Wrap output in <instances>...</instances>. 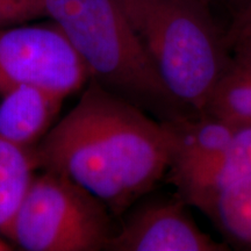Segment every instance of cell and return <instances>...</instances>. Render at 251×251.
<instances>
[{
  "label": "cell",
  "instance_id": "6da1fadb",
  "mask_svg": "<svg viewBox=\"0 0 251 251\" xmlns=\"http://www.w3.org/2000/svg\"><path fill=\"white\" fill-rule=\"evenodd\" d=\"M172 149L166 122L90 79L31 156L36 169L70 178L119 218L165 178Z\"/></svg>",
  "mask_w": 251,
  "mask_h": 251
},
{
  "label": "cell",
  "instance_id": "7a4b0ae2",
  "mask_svg": "<svg viewBox=\"0 0 251 251\" xmlns=\"http://www.w3.org/2000/svg\"><path fill=\"white\" fill-rule=\"evenodd\" d=\"M46 17L61 28L91 79L157 120L198 114L163 85L119 0H43Z\"/></svg>",
  "mask_w": 251,
  "mask_h": 251
},
{
  "label": "cell",
  "instance_id": "3957f363",
  "mask_svg": "<svg viewBox=\"0 0 251 251\" xmlns=\"http://www.w3.org/2000/svg\"><path fill=\"white\" fill-rule=\"evenodd\" d=\"M163 85L194 113H202L230 62L226 31L205 0H119Z\"/></svg>",
  "mask_w": 251,
  "mask_h": 251
},
{
  "label": "cell",
  "instance_id": "277c9868",
  "mask_svg": "<svg viewBox=\"0 0 251 251\" xmlns=\"http://www.w3.org/2000/svg\"><path fill=\"white\" fill-rule=\"evenodd\" d=\"M112 213L92 193L51 171L34 176L23 202L1 233L27 251L106 250Z\"/></svg>",
  "mask_w": 251,
  "mask_h": 251
},
{
  "label": "cell",
  "instance_id": "5b68a950",
  "mask_svg": "<svg viewBox=\"0 0 251 251\" xmlns=\"http://www.w3.org/2000/svg\"><path fill=\"white\" fill-rule=\"evenodd\" d=\"M90 79L86 64L55 23L0 27V96L33 85L68 97Z\"/></svg>",
  "mask_w": 251,
  "mask_h": 251
},
{
  "label": "cell",
  "instance_id": "8992f818",
  "mask_svg": "<svg viewBox=\"0 0 251 251\" xmlns=\"http://www.w3.org/2000/svg\"><path fill=\"white\" fill-rule=\"evenodd\" d=\"M190 206L177 193L149 197L125 212L121 228L115 230L109 251H228L230 247L201 230Z\"/></svg>",
  "mask_w": 251,
  "mask_h": 251
},
{
  "label": "cell",
  "instance_id": "52a82bcc",
  "mask_svg": "<svg viewBox=\"0 0 251 251\" xmlns=\"http://www.w3.org/2000/svg\"><path fill=\"white\" fill-rule=\"evenodd\" d=\"M251 178V126H241L230 143L209 158L179 170L165 179L190 207L206 216L219 198Z\"/></svg>",
  "mask_w": 251,
  "mask_h": 251
},
{
  "label": "cell",
  "instance_id": "ba28073f",
  "mask_svg": "<svg viewBox=\"0 0 251 251\" xmlns=\"http://www.w3.org/2000/svg\"><path fill=\"white\" fill-rule=\"evenodd\" d=\"M0 137L31 150L51 129L67 97L33 85H20L1 94Z\"/></svg>",
  "mask_w": 251,
  "mask_h": 251
},
{
  "label": "cell",
  "instance_id": "9c48e42d",
  "mask_svg": "<svg viewBox=\"0 0 251 251\" xmlns=\"http://www.w3.org/2000/svg\"><path fill=\"white\" fill-rule=\"evenodd\" d=\"M174 137L169 170H179L209 158L230 143L238 126L208 113L166 122Z\"/></svg>",
  "mask_w": 251,
  "mask_h": 251
},
{
  "label": "cell",
  "instance_id": "30bf717a",
  "mask_svg": "<svg viewBox=\"0 0 251 251\" xmlns=\"http://www.w3.org/2000/svg\"><path fill=\"white\" fill-rule=\"evenodd\" d=\"M230 62L213 87L202 113L251 126V43L231 47Z\"/></svg>",
  "mask_w": 251,
  "mask_h": 251
},
{
  "label": "cell",
  "instance_id": "8fae6325",
  "mask_svg": "<svg viewBox=\"0 0 251 251\" xmlns=\"http://www.w3.org/2000/svg\"><path fill=\"white\" fill-rule=\"evenodd\" d=\"M35 170L31 150L0 137V231L20 207Z\"/></svg>",
  "mask_w": 251,
  "mask_h": 251
},
{
  "label": "cell",
  "instance_id": "7c38bea8",
  "mask_svg": "<svg viewBox=\"0 0 251 251\" xmlns=\"http://www.w3.org/2000/svg\"><path fill=\"white\" fill-rule=\"evenodd\" d=\"M207 218L229 247L251 251V178L220 197Z\"/></svg>",
  "mask_w": 251,
  "mask_h": 251
},
{
  "label": "cell",
  "instance_id": "4fadbf2b",
  "mask_svg": "<svg viewBox=\"0 0 251 251\" xmlns=\"http://www.w3.org/2000/svg\"><path fill=\"white\" fill-rule=\"evenodd\" d=\"M43 0H0V27H9L45 17Z\"/></svg>",
  "mask_w": 251,
  "mask_h": 251
},
{
  "label": "cell",
  "instance_id": "5bb4252c",
  "mask_svg": "<svg viewBox=\"0 0 251 251\" xmlns=\"http://www.w3.org/2000/svg\"><path fill=\"white\" fill-rule=\"evenodd\" d=\"M226 41L230 49L237 43H251V0L233 14L230 26L226 30Z\"/></svg>",
  "mask_w": 251,
  "mask_h": 251
},
{
  "label": "cell",
  "instance_id": "9a60e30c",
  "mask_svg": "<svg viewBox=\"0 0 251 251\" xmlns=\"http://www.w3.org/2000/svg\"><path fill=\"white\" fill-rule=\"evenodd\" d=\"M249 0H209V2H220V4L225 5L226 7H228L230 11H233V14L236 13L237 11H240L241 8L244 7L247 5V2Z\"/></svg>",
  "mask_w": 251,
  "mask_h": 251
},
{
  "label": "cell",
  "instance_id": "2e32d148",
  "mask_svg": "<svg viewBox=\"0 0 251 251\" xmlns=\"http://www.w3.org/2000/svg\"><path fill=\"white\" fill-rule=\"evenodd\" d=\"M7 250H13V248H11L8 243H6L2 238H0V251H7Z\"/></svg>",
  "mask_w": 251,
  "mask_h": 251
},
{
  "label": "cell",
  "instance_id": "e0dca14e",
  "mask_svg": "<svg viewBox=\"0 0 251 251\" xmlns=\"http://www.w3.org/2000/svg\"><path fill=\"white\" fill-rule=\"evenodd\" d=\"M205 1H207V2H208V4H211V2H209V0H205Z\"/></svg>",
  "mask_w": 251,
  "mask_h": 251
}]
</instances>
